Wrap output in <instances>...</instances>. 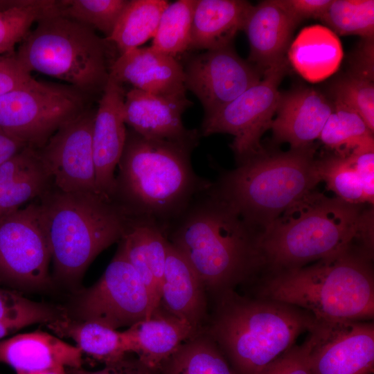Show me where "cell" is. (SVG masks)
Instances as JSON below:
<instances>
[{
  "instance_id": "cell-18",
  "label": "cell",
  "mask_w": 374,
  "mask_h": 374,
  "mask_svg": "<svg viewBox=\"0 0 374 374\" xmlns=\"http://www.w3.org/2000/svg\"><path fill=\"white\" fill-rule=\"evenodd\" d=\"M109 75L121 84L157 95H181L186 91L181 64L152 46L120 54L109 66Z\"/></svg>"
},
{
  "instance_id": "cell-22",
  "label": "cell",
  "mask_w": 374,
  "mask_h": 374,
  "mask_svg": "<svg viewBox=\"0 0 374 374\" xmlns=\"http://www.w3.org/2000/svg\"><path fill=\"white\" fill-rule=\"evenodd\" d=\"M124 331L130 353H135L141 362L156 371L183 343L198 332L161 304L148 319L136 322Z\"/></svg>"
},
{
  "instance_id": "cell-8",
  "label": "cell",
  "mask_w": 374,
  "mask_h": 374,
  "mask_svg": "<svg viewBox=\"0 0 374 374\" xmlns=\"http://www.w3.org/2000/svg\"><path fill=\"white\" fill-rule=\"evenodd\" d=\"M16 55L30 73L61 80L84 94L103 93L109 77L107 40L56 8L37 21Z\"/></svg>"
},
{
  "instance_id": "cell-25",
  "label": "cell",
  "mask_w": 374,
  "mask_h": 374,
  "mask_svg": "<svg viewBox=\"0 0 374 374\" xmlns=\"http://www.w3.org/2000/svg\"><path fill=\"white\" fill-rule=\"evenodd\" d=\"M53 187L37 150L25 147L0 165V217L42 198Z\"/></svg>"
},
{
  "instance_id": "cell-10",
  "label": "cell",
  "mask_w": 374,
  "mask_h": 374,
  "mask_svg": "<svg viewBox=\"0 0 374 374\" xmlns=\"http://www.w3.org/2000/svg\"><path fill=\"white\" fill-rule=\"evenodd\" d=\"M287 70L285 58L267 69L259 82L204 118L201 134L233 135L231 147L238 163L263 153L260 139L265 132L270 129L281 95L278 86Z\"/></svg>"
},
{
  "instance_id": "cell-32",
  "label": "cell",
  "mask_w": 374,
  "mask_h": 374,
  "mask_svg": "<svg viewBox=\"0 0 374 374\" xmlns=\"http://www.w3.org/2000/svg\"><path fill=\"white\" fill-rule=\"evenodd\" d=\"M56 8V1L28 0L0 3V55L10 53L33 24Z\"/></svg>"
},
{
  "instance_id": "cell-17",
  "label": "cell",
  "mask_w": 374,
  "mask_h": 374,
  "mask_svg": "<svg viewBox=\"0 0 374 374\" xmlns=\"http://www.w3.org/2000/svg\"><path fill=\"white\" fill-rule=\"evenodd\" d=\"M191 105L186 94L161 96L132 88L125 93L124 120L145 138L197 145L199 134L182 122L183 113Z\"/></svg>"
},
{
  "instance_id": "cell-13",
  "label": "cell",
  "mask_w": 374,
  "mask_h": 374,
  "mask_svg": "<svg viewBox=\"0 0 374 374\" xmlns=\"http://www.w3.org/2000/svg\"><path fill=\"white\" fill-rule=\"evenodd\" d=\"M184 85L200 101L208 118L259 82L263 73L240 57L231 44L193 56Z\"/></svg>"
},
{
  "instance_id": "cell-39",
  "label": "cell",
  "mask_w": 374,
  "mask_h": 374,
  "mask_svg": "<svg viewBox=\"0 0 374 374\" xmlns=\"http://www.w3.org/2000/svg\"><path fill=\"white\" fill-rule=\"evenodd\" d=\"M312 330L301 344L294 345L287 350L260 374H312L310 362L314 343Z\"/></svg>"
},
{
  "instance_id": "cell-12",
  "label": "cell",
  "mask_w": 374,
  "mask_h": 374,
  "mask_svg": "<svg viewBox=\"0 0 374 374\" xmlns=\"http://www.w3.org/2000/svg\"><path fill=\"white\" fill-rule=\"evenodd\" d=\"M75 309L82 321L115 330L150 317L148 290L120 245L100 279L78 298Z\"/></svg>"
},
{
  "instance_id": "cell-30",
  "label": "cell",
  "mask_w": 374,
  "mask_h": 374,
  "mask_svg": "<svg viewBox=\"0 0 374 374\" xmlns=\"http://www.w3.org/2000/svg\"><path fill=\"white\" fill-rule=\"evenodd\" d=\"M319 139L336 155L348 157L359 152L374 151L373 132L355 111L335 100Z\"/></svg>"
},
{
  "instance_id": "cell-40",
  "label": "cell",
  "mask_w": 374,
  "mask_h": 374,
  "mask_svg": "<svg viewBox=\"0 0 374 374\" xmlns=\"http://www.w3.org/2000/svg\"><path fill=\"white\" fill-rule=\"evenodd\" d=\"M33 78L16 53L0 55V96L16 89Z\"/></svg>"
},
{
  "instance_id": "cell-16",
  "label": "cell",
  "mask_w": 374,
  "mask_h": 374,
  "mask_svg": "<svg viewBox=\"0 0 374 374\" xmlns=\"http://www.w3.org/2000/svg\"><path fill=\"white\" fill-rule=\"evenodd\" d=\"M125 92L123 84L109 75L95 113L92 143L98 192L112 200L115 170L127 136L124 120Z\"/></svg>"
},
{
  "instance_id": "cell-14",
  "label": "cell",
  "mask_w": 374,
  "mask_h": 374,
  "mask_svg": "<svg viewBox=\"0 0 374 374\" xmlns=\"http://www.w3.org/2000/svg\"><path fill=\"white\" fill-rule=\"evenodd\" d=\"M95 113L86 109L36 149L60 190L98 193L92 143Z\"/></svg>"
},
{
  "instance_id": "cell-37",
  "label": "cell",
  "mask_w": 374,
  "mask_h": 374,
  "mask_svg": "<svg viewBox=\"0 0 374 374\" xmlns=\"http://www.w3.org/2000/svg\"><path fill=\"white\" fill-rule=\"evenodd\" d=\"M319 171L321 181L337 197L353 204L365 203L359 177L349 157L335 154L320 159Z\"/></svg>"
},
{
  "instance_id": "cell-36",
  "label": "cell",
  "mask_w": 374,
  "mask_h": 374,
  "mask_svg": "<svg viewBox=\"0 0 374 374\" xmlns=\"http://www.w3.org/2000/svg\"><path fill=\"white\" fill-rule=\"evenodd\" d=\"M128 2L129 0H62L56 1V5L60 15L98 30L108 38Z\"/></svg>"
},
{
  "instance_id": "cell-23",
  "label": "cell",
  "mask_w": 374,
  "mask_h": 374,
  "mask_svg": "<svg viewBox=\"0 0 374 374\" xmlns=\"http://www.w3.org/2000/svg\"><path fill=\"white\" fill-rule=\"evenodd\" d=\"M82 354L77 346L42 331L0 340V363L11 366L17 373L80 368Z\"/></svg>"
},
{
  "instance_id": "cell-45",
  "label": "cell",
  "mask_w": 374,
  "mask_h": 374,
  "mask_svg": "<svg viewBox=\"0 0 374 374\" xmlns=\"http://www.w3.org/2000/svg\"><path fill=\"white\" fill-rule=\"evenodd\" d=\"M27 145L0 130V165Z\"/></svg>"
},
{
  "instance_id": "cell-7",
  "label": "cell",
  "mask_w": 374,
  "mask_h": 374,
  "mask_svg": "<svg viewBox=\"0 0 374 374\" xmlns=\"http://www.w3.org/2000/svg\"><path fill=\"white\" fill-rule=\"evenodd\" d=\"M320 181L319 160L308 147L251 157L221 175L211 188L262 231Z\"/></svg>"
},
{
  "instance_id": "cell-26",
  "label": "cell",
  "mask_w": 374,
  "mask_h": 374,
  "mask_svg": "<svg viewBox=\"0 0 374 374\" xmlns=\"http://www.w3.org/2000/svg\"><path fill=\"white\" fill-rule=\"evenodd\" d=\"M253 6L244 0H195L190 49L211 50L231 44L243 30Z\"/></svg>"
},
{
  "instance_id": "cell-41",
  "label": "cell",
  "mask_w": 374,
  "mask_h": 374,
  "mask_svg": "<svg viewBox=\"0 0 374 374\" xmlns=\"http://www.w3.org/2000/svg\"><path fill=\"white\" fill-rule=\"evenodd\" d=\"M130 353L123 357L105 364L103 368L96 371H86L80 368H66V374H159L143 362L137 357H132Z\"/></svg>"
},
{
  "instance_id": "cell-21",
  "label": "cell",
  "mask_w": 374,
  "mask_h": 374,
  "mask_svg": "<svg viewBox=\"0 0 374 374\" xmlns=\"http://www.w3.org/2000/svg\"><path fill=\"white\" fill-rule=\"evenodd\" d=\"M298 24L279 0L253 6L243 28L250 48L247 61L264 73L283 60Z\"/></svg>"
},
{
  "instance_id": "cell-35",
  "label": "cell",
  "mask_w": 374,
  "mask_h": 374,
  "mask_svg": "<svg viewBox=\"0 0 374 374\" xmlns=\"http://www.w3.org/2000/svg\"><path fill=\"white\" fill-rule=\"evenodd\" d=\"M320 19L336 35L373 39L374 1L332 0Z\"/></svg>"
},
{
  "instance_id": "cell-33",
  "label": "cell",
  "mask_w": 374,
  "mask_h": 374,
  "mask_svg": "<svg viewBox=\"0 0 374 374\" xmlns=\"http://www.w3.org/2000/svg\"><path fill=\"white\" fill-rule=\"evenodd\" d=\"M195 4V0L169 3L161 15L151 46L175 57L190 49Z\"/></svg>"
},
{
  "instance_id": "cell-11",
  "label": "cell",
  "mask_w": 374,
  "mask_h": 374,
  "mask_svg": "<svg viewBox=\"0 0 374 374\" xmlns=\"http://www.w3.org/2000/svg\"><path fill=\"white\" fill-rule=\"evenodd\" d=\"M50 247L38 200L0 217V280L25 288L49 283Z\"/></svg>"
},
{
  "instance_id": "cell-44",
  "label": "cell",
  "mask_w": 374,
  "mask_h": 374,
  "mask_svg": "<svg viewBox=\"0 0 374 374\" xmlns=\"http://www.w3.org/2000/svg\"><path fill=\"white\" fill-rule=\"evenodd\" d=\"M363 39L355 54L352 72L373 80V39Z\"/></svg>"
},
{
  "instance_id": "cell-15",
  "label": "cell",
  "mask_w": 374,
  "mask_h": 374,
  "mask_svg": "<svg viewBox=\"0 0 374 374\" xmlns=\"http://www.w3.org/2000/svg\"><path fill=\"white\" fill-rule=\"evenodd\" d=\"M312 332V374H373V321L318 322Z\"/></svg>"
},
{
  "instance_id": "cell-29",
  "label": "cell",
  "mask_w": 374,
  "mask_h": 374,
  "mask_svg": "<svg viewBox=\"0 0 374 374\" xmlns=\"http://www.w3.org/2000/svg\"><path fill=\"white\" fill-rule=\"evenodd\" d=\"M159 374H235L226 357L204 330L183 343L163 364Z\"/></svg>"
},
{
  "instance_id": "cell-3",
  "label": "cell",
  "mask_w": 374,
  "mask_h": 374,
  "mask_svg": "<svg viewBox=\"0 0 374 374\" xmlns=\"http://www.w3.org/2000/svg\"><path fill=\"white\" fill-rule=\"evenodd\" d=\"M373 256L353 244L312 265L269 273L256 296L300 308L318 322L373 321Z\"/></svg>"
},
{
  "instance_id": "cell-19",
  "label": "cell",
  "mask_w": 374,
  "mask_h": 374,
  "mask_svg": "<svg viewBox=\"0 0 374 374\" xmlns=\"http://www.w3.org/2000/svg\"><path fill=\"white\" fill-rule=\"evenodd\" d=\"M334 109L321 93L309 88L281 93L270 129L278 142L291 149L310 147L319 136Z\"/></svg>"
},
{
  "instance_id": "cell-27",
  "label": "cell",
  "mask_w": 374,
  "mask_h": 374,
  "mask_svg": "<svg viewBox=\"0 0 374 374\" xmlns=\"http://www.w3.org/2000/svg\"><path fill=\"white\" fill-rule=\"evenodd\" d=\"M287 51L295 70L311 82L322 81L332 75L344 55L337 35L320 25L302 29Z\"/></svg>"
},
{
  "instance_id": "cell-46",
  "label": "cell",
  "mask_w": 374,
  "mask_h": 374,
  "mask_svg": "<svg viewBox=\"0 0 374 374\" xmlns=\"http://www.w3.org/2000/svg\"><path fill=\"white\" fill-rule=\"evenodd\" d=\"M17 374H66V368L57 367L35 372H17Z\"/></svg>"
},
{
  "instance_id": "cell-5",
  "label": "cell",
  "mask_w": 374,
  "mask_h": 374,
  "mask_svg": "<svg viewBox=\"0 0 374 374\" xmlns=\"http://www.w3.org/2000/svg\"><path fill=\"white\" fill-rule=\"evenodd\" d=\"M363 213L361 204L309 193L260 232L263 269L299 268L346 251L358 240Z\"/></svg>"
},
{
  "instance_id": "cell-42",
  "label": "cell",
  "mask_w": 374,
  "mask_h": 374,
  "mask_svg": "<svg viewBox=\"0 0 374 374\" xmlns=\"http://www.w3.org/2000/svg\"><path fill=\"white\" fill-rule=\"evenodd\" d=\"M348 157L353 163L359 177L365 203L373 204L374 151L353 154Z\"/></svg>"
},
{
  "instance_id": "cell-9",
  "label": "cell",
  "mask_w": 374,
  "mask_h": 374,
  "mask_svg": "<svg viewBox=\"0 0 374 374\" xmlns=\"http://www.w3.org/2000/svg\"><path fill=\"white\" fill-rule=\"evenodd\" d=\"M85 95L69 84L32 78L0 96V130L34 149L86 109Z\"/></svg>"
},
{
  "instance_id": "cell-24",
  "label": "cell",
  "mask_w": 374,
  "mask_h": 374,
  "mask_svg": "<svg viewBox=\"0 0 374 374\" xmlns=\"http://www.w3.org/2000/svg\"><path fill=\"white\" fill-rule=\"evenodd\" d=\"M159 304L195 330L204 328L207 317L205 286L190 263L170 242Z\"/></svg>"
},
{
  "instance_id": "cell-6",
  "label": "cell",
  "mask_w": 374,
  "mask_h": 374,
  "mask_svg": "<svg viewBox=\"0 0 374 374\" xmlns=\"http://www.w3.org/2000/svg\"><path fill=\"white\" fill-rule=\"evenodd\" d=\"M57 278L74 282L94 258L122 238L130 217L96 192H63L55 186L37 199Z\"/></svg>"
},
{
  "instance_id": "cell-20",
  "label": "cell",
  "mask_w": 374,
  "mask_h": 374,
  "mask_svg": "<svg viewBox=\"0 0 374 374\" xmlns=\"http://www.w3.org/2000/svg\"><path fill=\"white\" fill-rule=\"evenodd\" d=\"M168 244L166 231L156 222L146 218L130 217L119 241L126 258L148 290L150 314L161 301Z\"/></svg>"
},
{
  "instance_id": "cell-43",
  "label": "cell",
  "mask_w": 374,
  "mask_h": 374,
  "mask_svg": "<svg viewBox=\"0 0 374 374\" xmlns=\"http://www.w3.org/2000/svg\"><path fill=\"white\" fill-rule=\"evenodd\" d=\"M279 1L299 23L309 18L320 19L332 0H279Z\"/></svg>"
},
{
  "instance_id": "cell-34",
  "label": "cell",
  "mask_w": 374,
  "mask_h": 374,
  "mask_svg": "<svg viewBox=\"0 0 374 374\" xmlns=\"http://www.w3.org/2000/svg\"><path fill=\"white\" fill-rule=\"evenodd\" d=\"M58 310L28 299L12 290L0 288V340L38 323L50 324L64 320Z\"/></svg>"
},
{
  "instance_id": "cell-2",
  "label": "cell",
  "mask_w": 374,
  "mask_h": 374,
  "mask_svg": "<svg viewBox=\"0 0 374 374\" xmlns=\"http://www.w3.org/2000/svg\"><path fill=\"white\" fill-rule=\"evenodd\" d=\"M196 145L145 138L127 130L114 201L131 218H146L167 232L193 200L211 186L193 169Z\"/></svg>"
},
{
  "instance_id": "cell-38",
  "label": "cell",
  "mask_w": 374,
  "mask_h": 374,
  "mask_svg": "<svg viewBox=\"0 0 374 374\" xmlns=\"http://www.w3.org/2000/svg\"><path fill=\"white\" fill-rule=\"evenodd\" d=\"M335 100L355 111L368 127L374 130L373 80L351 73L333 87Z\"/></svg>"
},
{
  "instance_id": "cell-4",
  "label": "cell",
  "mask_w": 374,
  "mask_h": 374,
  "mask_svg": "<svg viewBox=\"0 0 374 374\" xmlns=\"http://www.w3.org/2000/svg\"><path fill=\"white\" fill-rule=\"evenodd\" d=\"M217 299L211 320L203 329L235 374H260L318 323L296 306L242 296L233 289L217 294Z\"/></svg>"
},
{
  "instance_id": "cell-1",
  "label": "cell",
  "mask_w": 374,
  "mask_h": 374,
  "mask_svg": "<svg viewBox=\"0 0 374 374\" xmlns=\"http://www.w3.org/2000/svg\"><path fill=\"white\" fill-rule=\"evenodd\" d=\"M211 187L172 224L168 239L194 269L206 290L217 295L247 282L264 265L258 247L261 231Z\"/></svg>"
},
{
  "instance_id": "cell-28",
  "label": "cell",
  "mask_w": 374,
  "mask_h": 374,
  "mask_svg": "<svg viewBox=\"0 0 374 374\" xmlns=\"http://www.w3.org/2000/svg\"><path fill=\"white\" fill-rule=\"evenodd\" d=\"M49 326L57 333L71 338L82 353L104 364L130 353L129 340L125 331H118L90 321L74 323L64 319Z\"/></svg>"
},
{
  "instance_id": "cell-31",
  "label": "cell",
  "mask_w": 374,
  "mask_h": 374,
  "mask_svg": "<svg viewBox=\"0 0 374 374\" xmlns=\"http://www.w3.org/2000/svg\"><path fill=\"white\" fill-rule=\"evenodd\" d=\"M166 0H129L112 34L106 38L122 54L138 48L156 33Z\"/></svg>"
}]
</instances>
